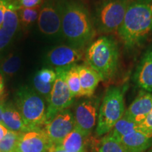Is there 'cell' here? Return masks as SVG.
I'll list each match as a JSON object with an SVG mask.
<instances>
[{"label":"cell","instance_id":"6","mask_svg":"<svg viewBox=\"0 0 152 152\" xmlns=\"http://www.w3.org/2000/svg\"><path fill=\"white\" fill-rule=\"evenodd\" d=\"M123 90L110 87L106 90L99 109L96 132L98 136L107 134L125 113Z\"/></svg>","mask_w":152,"mask_h":152},{"label":"cell","instance_id":"11","mask_svg":"<svg viewBox=\"0 0 152 152\" xmlns=\"http://www.w3.org/2000/svg\"><path fill=\"white\" fill-rule=\"evenodd\" d=\"M83 49L71 45H58L47 53V61L55 68H65L75 65L83 59Z\"/></svg>","mask_w":152,"mask_h":152},{"label":"cell","instance_id":"36","mask_svg":"<svg viewBox=\"0 0 152 152\" xmlns=\"http://www.w3.org/2000/svg\"><path fill=\"white\" fill-rule=\"evenodd\" d=\"M147 1H152V0H147Z\"/></svg>","mask_w":152,"mask_h":152},{"label":"cell","instance_id":"10","mask_svg":"<svg viewBox=\"0 0 152 152\" xmlns=\"http://www.w3.org/2000/svg\"><path fill=\"white\" fill-rule=\"evenodd\" d=\"M75 128L73 113L66 109L58 112L45 125L44 132L47 134L51 144L59 145L64 138Z\"/></svg>","mask_w":152,"mask_h":152},{"label":"cell","instance_id":"1","mask_svg":"<svg viewBox=\"0 0 152 152\" xmlns=\"http://www.w3.org/2000/svg\"><path fill=\"white\" fill-rule=\"evenodd\" d=\"M61 15V35L69 45L83 49L96 34L90 11L81 0H58Z\"/></svg>","mask_w":152,"mask_h":152},{"label":"cell","instance_id":"9","mask_svg":"<svg viewBox=\"0 0 152 152\" xmlns=\"http://www.w3.org/2000/svg\"><path fill=\"white\" fill-rule=\"evenodd\" d=\"M99 106V99L96 97H88L76 106L73 115L75 127L85 137L92 132L96 125Z\"/></svg>","mask_w":152,"mask_h":152},{"label":"cell","instance_id":"17","mask_svg":"<svg viewBox=\"0 0 152 152\" xmlns=\"http://www.w3.org/2000/svg\"><path fill=\"white\" fill-rule=\"evenodd\" d=\"M81 85V96L92 97L99 83L102 81L97 72L88 65H77Z\"/></svg>","mask_w":152,"mask_h":152},{"label":"cell","instance_id":"33","mask_svg":"<svg viewBox=\"0 0 152 152\" xmlns=\"http://www.w3.org/2000/svg\"><path fill=\"white\" fill-rule=\"evenodd\" d=\"M4 84L2 83H0V96H2L4 93Z\"/></svg>","mask_w":152,"mask_h":152},{"label":"cell","instance_id":"16","mask_svg":"<svg viewBox=\"0 0 152 152\" xmlns=\"http://www.w3.org/2000/svg\"><path fill=\"white\" fill-rule=\"evenodd\" d=\"M125 152H144L152 143V136L141 130L134 131L119 140Z\"/></svg>","mask_w":152,"mask_h":152},{"label":"cell","instance_id":"24","mask_svg":"<svg viewBox=\"0 0 152 152\" xmlns=\"http://www.w3.org/2000/svg\"><path fill=\"white\" fill-rule=\"evenodd\" d=\"M20 65V58L16 55L10 54L3 61L1 65V71L7 77H12L18 72Z\"/></svg>","mask_w":152,"mask_h":152},{"label":"cell","instance_id":"19","mask_svg":"<svg viewBox=\"0 0 152 152\" xmlns=\"http://www.w3.org/2000/svg\"><path fill=\"white\" fill-rule=\"evenodd\" d=\"M85 137L81 131L75 127L59 146L68 152H85Z\"/></svg>","mask_w":152,"mask_h":152},{"label":"cell","instance_id":"23","mask_svg":"<svg viewBox=\"0 0 152 152\" xmlns=\"http://www.w3.org/2000/svg\"><path fill=\"white\" fill-rule=\"evenodd\" d=\"M22 133L8 130V132L0 141V151L1 152H16L19 139Z\"/></svg>","mask_w":152,"mask_h":152},{"label":"cell","instance_id":"13","mask_svg":"<svg viewBox=\"0 0 152 152\" xmlns=\"http://www.w3.org/2000/svg\"><path fill=\"white\" fill-rule=\"evenodd\" d=\"M51 145L43 130L30 131L21 134L16 152H48Z\"/></svg>","mask_w":152,"mask_h":152},{"label":"cell","instance_id":"20","mask_svg":"<svg viewBox=\"0 0 152 152\" xmlns=\"http://www.w3.org/2000/svg\"><path fill=\"white\" fill-rule=\"evenodd\" d=\"M140 130V124L130 121L124 115L115 123L109 134L119 141L123 137L130 134L134 131Z\"/></svg>","mask_w":152,"mask_h":152},{"label":"cell","instance_id":"15","mask_svg":"<svg viewBox=\"0 0 152 152\" xmlns=\"http://www.w3.org/2000/svg\"><path fill=\"white\" fill-rule=\"evenodd\" d=\"M136 83L148 92H152V49L144 53L134 75Z\"/></svg>","mask_w":152,"mask_h":152},{"label":"cell","instance_id":"3","mask_svg":"<svg viewBox=\"0 0 152 152\" xmlns=\"http://www.w3.org/2000/svg\"><path fill=\"white\" fill-rule=\"evenodd\" d=\"M85 61L97 72L102 81L112 78L116 73L119 61L117 42L109 36H101L87 47Z\"/></svg>","mask_w":152,"mask_h":152},{"label":"cell","instance_id":"8","mask_svg":"<svg viewBox=\"0 0 152 152\" xmlns=\"http://www.w3.org/2000/svg\"><path fill=\"white\" fill-rule=\"evenodd\" d=\"M39 31L49 37L61 35V15L58 0H45L39 8L37 18Z\"/></svg>","mask_w":152,"mask_h":152},{"label":"cell","instance_id":"34","mask_svg":"<svg viewBox=\"0 0 152 152\" xmlns=\"http://www.w3.org/2000/svg\"><path fill=\"white\" fill-rule=\"evenodd\" d=\"M1 103H3V99H2V96H0V104Z\"/></svg>","mask_w":152,"mask_h":152},{"label":"cell","instance_id":"29","mask_svg":"<svg viewBox=\"0 0 152 152\" xmlns=\"http://www.w3.org/2000/svg\"><path fill=\"white\" fill-rule=\"evenodd\" d=\"M18 4L22 8H39L44 0H18Z\"/></svg>","mask_w":152,"mask_h":152},{"label":"cell","instance_id":"14","mask_svg":"<svg viewBox=\"0 0 152 152\" xmlns=\"http://www.w3.org/2000/svg\"><path fill=\"white\" fill-rule=\"evenodd\" d=\"M152 110V94L142 91L125 111L124 116L133 122L141 124Z\"/></svg>","mask_w":152,"mask_h":152},{"label":"cell","instance_id":"2","mask_svg":"<svg viewBox=\"0 0 152 152\" xmlns=\"http://www.w3.org/2000/svg\"><path fill=\"white\" fill-rule=\"evenodd\" d=\"M152 32V1L132 0L118 35L127 48L140 45Z\"/></svg>","mask_w":152,"mask_h":152},{"label":"cell","instance_id":"22","mask_svg":"<svg viewBox=\"0 0 152 152\" xmlns=\"http://www.w3.org/2000/svg\"><path fill=\"white\" fill-rule=\"evenodd\" d=\"M66 80L72 96L74 98L81 97V85L77 64L71 66L68 68Z\"/></svg>","mask_w":152,"mask_h":152},{"label":"cell","instance_id":"26","mask_svg":"<svg viewBox=\"0 0 152 152\" xmlns=\"http://www.w3.org/2000/svg\"><path fill=\"white\" fill-rule=\"evenodd\" d=\"M33 84L34 89L39 95L44 98H45L48 102L49 96H50L51 92H52L54 83H45L42 82L38 78L36 75L34 76L33 79Z\"/></svg>","mask_w":152,"mask_h":152},{"label":"cell","instance_id":"28","mask_svg":"<svg viewBox=\"0 0 152 152\" xmlns=\"http://www.w3.org/2000/svg\"><path fill=\"white\" fill-rule=\"evenodd\" d=\"M140 130L152 136V110L144 122L140 124Z\"/></svg>","mask_w":152,"mask_h":152},{"label":"cell","instance_id":"35","mask_svg":"<svg viewBox=\"0 0 152 152\" xmlns=\"http://www.w3.org/2000/svg\"><path fill=\"white\" fill-rule=\"evenodd\" d=\"M149 152H152V147H151V150H150Z\"/></svg>","mask_w":152,"mask_h":152},{"label":"cell","instance_id":"21","mask_svg":"<svg viewBox=\"0 0 152 152\" xmlns=\"http://www.w3.org/2000/svg\"><path fill=\"white\" fill-rule=\"evenodd\" d=\"M93 152H125L121 142L110 134L96 141Z\"/></svg>","mask_w":152,"mask_h":152},{"label":"cell","instance_id":"12","mask_svg":"<svg viewBox=\"0 0 152 152\" xmlns=\"http://www.w3.org/2000/svg\"><path fill=\"white\" fill-rule=\"evenodd\" d=\"M19 8L18 0H16L8 6L5 11L3 23L0 26V52L9 45L18 30Z\"/></svg>","mask_w":152,"mask_h":152},{"label":"cell","instance_id":"7","mask_svg":"<svg viewBox=\"0 0 152 152\" xmlns=\"http://www.w3.org/2000/svg\"><path fill=\"white\" fill-rule=\"evenodd\" d=\"M71 67V66H69ZM69 67L56 68V78L53 85L47 109V123L52 120L56 114L63 110L68 109L74 102L66 80V76Z\"/></svg>","mask_w":152,"mask_h":152},{"label":"cell","instance_id":"18","mask_svg":"<svg viewBox=\"0 0 152 152\" xmlns=\"http://www.w3.org/2000/svg\"><path fill=\"white\" fill-rule=\"evenodd\" d=\"M2 125L7 130L16 132H30L19 111L11 104H4L2 114Z\"/></svg>","mask_w":152,"mask_h":152},{"label":"cell","instance_id":"25","mask_svg":"<svg viewBox=\"0 0 152 152\" xmlns=\"http://www.w3.org/2000/svg\"><path fill=\"white\" fill-rule=\"evenodd\" d=\"M39 8H22L18 10L19 23H21L25 27H28L37 20L39 16Z\"/></svg>","mask_w":152,"mask_h":152},{"label":"cell","instance_id":"31","mask_svg":"<svg viewBox=\"0 0 152 152\" xmlns=\"http://www.w3.org/2000/svg\"><path fill=\"white\" fill-rule=\"evenodd\" d=\"M48 152H68L65 149L61 147L59 145H53L52 144L51 147H49Z\"/></svg>","mask_w":152,"mask_h":152},{"label":"cell","instance_id":"5","mask_svg":"<svg viewBox=\"0 0 152 152\" xmlns=\"http://www.w3.org/2000/svg\"><path fill=\"white\" fill-rule=\"evenodd\" d=\"M132 0H99L95 7L94 23L102 34L117 33Z\"/></svg>","mask_w":152,"mask_h":152},{"label":"cell","instance_id":"4","mask_svg":"<svg viewBox=\"0 0 152 152\" xmlns=\"http://www.w3.org/2000/svg\"><path fill=\"white\" fill-rule=\"evenodd\" d=\"M15 102L30 131L43 130L47 123V109L42 96L30 87L22 86L17 90Z\"/></svg>","mask_w":152,"mask_h":152},{"label":"cell","instance_id":"32","mask_svg":"<svg viewBox=\"0 0 152 152\" xmlns=\"http://www.w3.org/2000/svg\"><path fill=\"white\" fill-rule=\"evenodd\" d=\"M4 104L1 103L0 104V124L2 125V114L4 111Z\"/></svg>","mask_w":152,"mask_h":152},{"label":"cell","instance_id":"37","mask_svg":"<svg viewBox=\"0 0 152 152\" xmlns=\"http://www.w3.org/2000/svg\"><path fill=\"white\" fill-rule=\"evenodd\" d=\"M0 152H1V151H0Z\"/></svg>","mask_w":152,"mask_h":152},{"label":"cell","instance_id":"27","mask_svg":"<svg viewBox=\"0 0 152 152\" xmlns=\"http://www.w3.org/2000/svg\"><path fill=\"white\" fill-rule=\"evenodd\" d=\"M35 75L42 82L45 83H54L56 78V71L52 68H44L38 71Z\"/></svg>","mask_w":152,"mask_h":152},{"label":"cell","instance_id":"30","mask_svg":"<svg viewBox=\"0 0 152 152\" xmlns=\"http://www.w3.org/2000/svg\"><path fill=\"white\" fill-rule=\"evenodd\" d=\"M16 0H0V26L2 24L5 11L8 6Z\"/></svg>","mask_w":152,"mask_h":152}]
</instances>
